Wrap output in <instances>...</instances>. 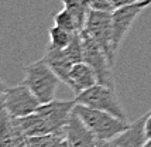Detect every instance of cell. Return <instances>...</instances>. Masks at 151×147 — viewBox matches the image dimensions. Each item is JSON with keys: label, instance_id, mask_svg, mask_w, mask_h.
Instances as JSON below:
<instances>
[{"label": "cell", "instance_id": "obj_21", "mask_svg": "<svg viewBox=\"0 0 151 147\" xmlns=\"http://www.w3.org/2000/svg\"><path fill=\"white\" fill-rule=\"evenodd\" d=\"M7 86L4 85V82L0 78V107H3V102H4V95H6Z\"/></svg>", "mask_w": 151, "mask_h": 147}, {"label": "cell", "instance_id": "obj_23", "mask_svg": "<svg viewBox=\"0 0 151 147\" xmlns=\"http://www.w3.org/2000/svg\"><path fill=\"white\" fill-rule=\"evenodd\" d=\"M141 4H143L144 7L151 6V0H143V1H141Z\"/></svg>", "mask_w": 151, "mask_h": 147}, {"label": "cell", "instance_id": "obj_6", "mask_svg": "<svg viewBox=\"0 0 151 147\" xmlns=\"http://www.w3.org/2000/svg\"><path fill=\"white\" fill-rule=\"evenodd\" d=\"M41 102L33 94V91L26 84H20L16 86L7 88L4 95L3 107L12 117H24L27 115L37 112Z\"/></svg>", "mask_w": 151, "mask_h": 147}, {"label": "cell", "instance_id": "obj_1", "mask_svg": "<svg viewBox=\"0 0 151 147\" xmlns=\"http://www.w3.org/2000/svg\"><path fill=\"white\" fill-rule=\"evenodd\" d=\"M73 110L85 122L86 126L92 130V133L96 136L98 140H113L116 136H119L130 126L129 120L120 119L107 112L92 109L81 103H76Z\"/></svg>", "mask_w": 151, "mask_h": 147}, {"label": "cell", "instance_id": "obj_20", "mask_svg": "<svg viewBox=\"0 0 151 147\" xmlns=\"http://www.w3.org/2000/svg\"><path fill=\"white\" fill-rule=\"evenodd\" d=\"M145 134H147V139L151 137V110L147 113V119H145Z\"/></svg>", "mask_w": 151, "mask_h": 147}, {"label": "cell", "instance_id": "obj_2", "mask_svg": "<svg viewBox=\"0 0 151 147\" xmlns=\"http://www.w3.org/2000/svg\"><path fill=\"white\" fill-rule=\"evenodd\" d=\"M59 82L61 79L58 75L42 58L24 67L23 84H26L33 91V94L38 98L41 103H47L54 99Z\"/></svg>", "mask_w": 151, "mask_h": 147}, {"label": "cell", "instance_id": "obj_22", "mask_svg": "<svg viewBox=\"0 0 151 147\" xmlns=\"http://www.w3.org/2000/svg\"><path fill=\"white\" fill-rule=\"evenodd\" d=\"M95 147H113L112 140H98Z\"/></svg>", "mask_w": 151, "mask_h": 147}, {"label": "cell", "instance_id": "obj_10", "mask_svg": "<svg viewBox=\"0 0 151 147\" xmlns=\"http://www.w3.org/2000/svg\"><path fill=\"white\" fill-rule=\"evenodd\" d=\"M96 84H99L98 75L89 64H86L85 61L73 64L71 71H69L66 86L71 88V91L75 94V96L86 91V89L92 88Z\"/></svg>", "mask_w": 151, "mask_h": 147}, {"label": "cell", "instance_id": "obj_9", "mask_svg": "<svg viewBox=\"0 0 151 147\" xmlns=\"http://www.w3.org/2000/svg\"><path fill=\"white\" fill-rule=\"evenodd\" d=\"M64 137L66 139L69 147H95L98 143L96 136L92 133V130L85 125V122L78 116L73 110L69 122L65 127Z\"/></svg>", "mask_w": 151, "mask_h": 147}, {"label": "cell", "instance_id": "obj_16", "mask_svg": "<svg viewBox=\"0 0 151 147\" xmlns=\"http://www.w3.org/2000/svg\"><path fill=\"white\" fill-rule=\"evenodd\" d=\"M61 1L64 3V7L69 9L78 17V20L83 24V28H85L86 20H88L89 12H91V6H89L88 0H61Z\"/></svg>", "mask_w": 151, "mask_h": 147}, {"label": "cell", "instance_id": "obj_7", "mask_svg": "<svg viewBox=\"0 0 151 147\" xmlns=\"http://www.w3.org/2000/svg\"><path fill=\"white\" fill-rule=\"evenodd\" d=\"M76 105V100H55L41 103L37 109V113L41 115L48 126L51 129V133L64 136L65 127L69 122V117L73 112V107Z\"/></svg>", "mask_w": 151, "mask_h": 147}, {"label": "cell", "instance_id": "obj_11", "mask_svg": "<svg viewBox=\"0 0 151 147\" xmlns=\"http://www.w3.org/2000/svg\"><path fill=\"white\" fill-rule=\"evenodd\" d=\"M147 113H144L137 120L130 123V126L124 132L116 136L112 140L113 147H144V143L147 140V134H145Z\"/></svg>", "mask_w": 151, "mask_h": 147}, {"label": "cell", "instance_id": "obj_3", "mask_svg": "<svg viewBox=\"0 0 151 147\" xmlns=\"http://www.w3.org/2000/svg\"><path fill=\"white\" fill-rule=\"evenodd\" d=\"M75 100H76V103L89 106L92 109L103 110V112H107V113L113 115L116 117L127 120V115H126L124 109H123L117 95H116L114 88L112 86L96 84L92 88H89L83 92H81L79 95H76Z\"/></svg>", "mask_w": 151, "mask_h": 147}, {"label": "cell", "instance_id": "obj_14", "mask_svg": "<svg viewBox=\"0 0 151 147\" xmlns=\"http://www.w3.org/2000/svg\"><path fill=\"white\" fill-rule=\"evenodd\" d=\"M54 23H55V26L61 27V28H64V30L69 31V33H79V31L83 30V24L66 7H64L61 12H58L54 16Z\"/></svg>", "mask_w": 151, "mask_h": 147}, {"label": "cell", "instance_id": "obj_8", "mask_svg": "<svg viewBox=\"0 0 151 147\" xmlns=\"http://www.w3.org/2000/svg\"><path fill=\"white\" fill-rule=\"evenodd\" d=\"M145 7L141 4V1L133 3L129 6H123L114 9L112 12V28H113V48L117 53L122 43L124 40L126 34L132 28L133 23L136 21L138 16Z\"/></svg>", "mask_w": 151, "mask_h": 147}, {"label": "cell", "instance_id": "obj_15", "mask_svg": "<svg viewBox=\"0 0 151 147\" xmlns=\"http://www.w3.org/2000/svg\"><path fill=\"white\" fill-rule=\"evenodd\" d=\"M50 34V47L57 48V50H65L72 38V34L58 26H54L48 30Z\"/></svg>", "mask_w": 151, "mask_h": 147}, {"label": "cell", "instance_id": "obj_13", "mask_svg": "<svg viewBox=\"0 0 151 147\" xmlns=\"http://www.w3.org/2000/svg\"><path fill=\"white\" fill-rule=\"evenodd\" d=\"M13 120L14 125L19 129V132L27 139L28 137H34V136L51 133V129L48 126V123L45 122V119L37 112L27 115L24 117H17V119L13 117Z\"/></svg>", "mask_w": 151, "mask_h": 147}, {"label": "cell", "instance_id": "obj_4", "mask_svg": "<svg viewBox=\"0 0 151 147\" xmlns=\"http://www.w3.org/2000/svg\"><path fill=\"white\" fill-rule=\"evenodd\" d=\"M86 33L102 47L110 61L112 67H114L117 53L113 48V28H112V12L93 10L91 9L88 20L85 24Z\"/></svg>", "mask_w": 151, "mask_h": 147}, {"label": "cell", "instance_id": "obj_18", "mask_svg": "<svg viewBox=\"0 0 151 147\" xmlns=\"http://www.w3.org/2000/svg\"><path fill=\"white\" fill-rule=\"evenodd\" d=\"M91 9L93 10H103V12H113L112 4L109 0H88Z\"/></svg>", "mask_w": 151, "mask_h": 147}, {"label": "cell", "instance_id": "obj_5", "mask_svg": "<svg viewBox=\"0 0 151 147\" xmlns=\"http://www.w3.org/2000/svg\"><path fill=\"white\" fill-rule=\"evenodd\" d=\"M81 35H82V43H83V61L95 69L99 84L114 88L112 75L113 67L106 53L85 30L81 31Z\"/></svg>", "mask_w": 151, "mask_h": 147}, {"label": "cell", "instance_id": "obj_12", "mask_svg": "<svg viewBox=\"0 0 151 147\" xmlns=\"http://www.w3.org/2000/svg\"><path fill=\"white\" fill-rule=\"evenodd\" d=\"M42 60L45 61L47 64L50 65V68L58 75L61 82H64L66 85L68 76H69V71L72 68L73 62L68 58L65 51L64 50H57V48H52L48 45L45 50V54L42 57Z\"/></svg>", "mask_w": 151, "mask_h": 147}, {"label": "cell", "instance_id": "obj_24", "mask_svg": "<svg viewBox=\"0 0 151 147\" xmlns=\"http://www.w3.org/2000/svg\"><path fill=\"white\" fill-rule=\"evenodd\" d=\"M144 147H151V137H150V139H147V140H145Z\"/></svg>", "mask_w": 151, "mask_h": 147}, {"label": "cell", "instance_id": "obj_19", "mask_svg": "<svg viewBox=\"0 0 151 147\" xmlns=\"http://www.w3.org/2000/svg\"><path fill=\"white\" fill-rule=\"evenodd\" d=\"M110 4H112V9H119V7L123 6H129V4H133V3H137V1H143V0H109Z\"/></svg>", "mask_w": 151, "mask_h": 147}, {"label": "cell", "instance_id": "obj_17", "mask_svg": "<svg viewBox=\"0 0 151 147\" xmlns=\"http://www.w3.org/2000/svg\"><path fill=\"white\" fill-rule=\"evenodd\" d=\"M64 51H65V54L68 55V58L72 61L73 64L83 61V43H82L81 31L72 34L71 43H69V45H68Z\"/></svg>", "mask_w": 151, "mask_h": 147}]
</instances>
